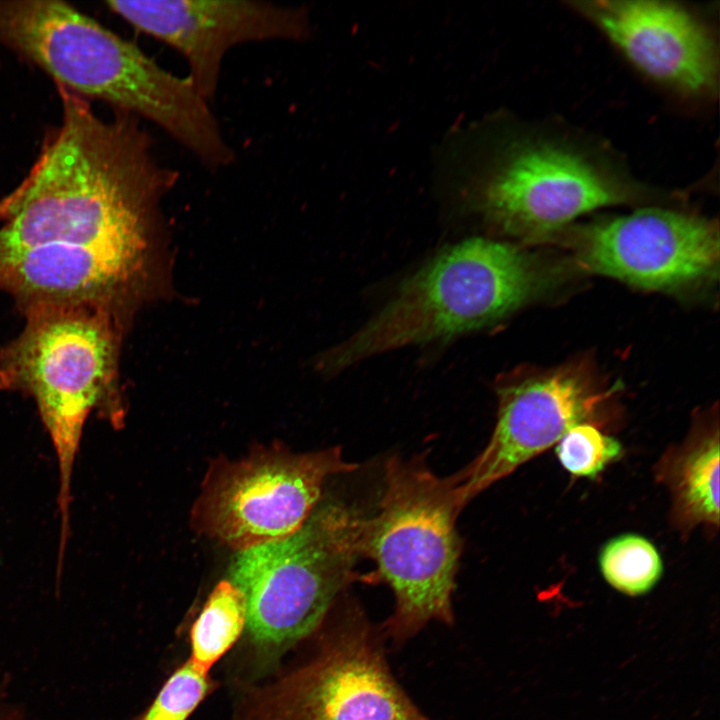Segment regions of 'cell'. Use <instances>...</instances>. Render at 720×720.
I'll use <instances>...</instances> for the list:
<instances>
[{
    "label": "cell",
    "instance_id": "16",
    "mask_svg": "<svg viewBox=\"0 0 720 720\" xmlns=\"http://www.w3.org/2000/svg\"><path fill=\"white\" fill-rule=\"evenodd\" d=\"M604 579L621 593L637 596L650 591L663 573L657 548L647 538L627 533L610 539L599 553Z\"/></svg>",
    "mask_w": 720,
    "mask_h": 720
},
{
    "label": "cell",
    "instance_id": "14",
    "mask_svg": "<svg viewBox=\"0 0 720 720\" xmlns=\"http://www.w3.org/2000/svg\"><path fill=\"white\" fill-rule=\"evenodd\" d=\"M719 457L718 420L710 416L697 420L655 465L656 481L670 492L672 525L682 536L700 525L719 528Z\"/></svg>",
    "mask_w": 720,
    "mask_h": 720
},
{
    "label": "cell",
    "instance_id": "6",
    "mask_svg": "<svg viewBox=\"0 0 720 720\" xmlns=\"http://www.w3.org/2000/svg\"><path fill=\"white\" fill-rule=\"evenodd\" d=\"M342 502L316 507L293 533L239 551L230 580L255 645L281 653L316 632L354 580L364 520Z\"/></svg>",
    "mask_w": 720,
    "mask_h": 720
},
{
    "label": "cell",
    "instance_id": "7",
    "mask_svg": "<svg viewBox=\"0 0 720 720\" xmlns=\"http://www.w3.org/2000/svg\"><path fill=\"white\" fill-rule=\"evenodd\" d=\"M575 136L534 127L506 143L481 180L476 200L492 228L541 239L587 212L649 193L605 151Z\"/></svg>",
    "mask_w": 720,
    "mask_h": 720
},
{
    "label": "cell",
    "instance_id": "8",
    "mask_svg": "<svg viewBox=\"0 0 720 720\" xmlns=\"http://www.w3.org/2000/svg\"><path fill=\"white\" fill-rule=\"evenodd\" d=\"M318 650L274 693L270 720H431L392 673L380 628L342 597Z\"/></svg>",
    "mask_w": 720,
    "mask_h": 720
},
{
    "label": "cell",
    "instance_id": "13",
    "mask_svg": "<svg viewBox=\"0 0 720 720\" xmlns=\"http://www.w3.org/2000/svg\"><path fill=\"white\" fill-rule=\"evenodd\" d=\"M568 4L649 79L687 98L717 96V40L710 26L691 10L654 0H584Z\"/></svg>",
    "mask_w": 720,
    "mask_h": 720
},
{
    "label": "cell",
    "instance_id": "1",
    "mask_svg": "<svg viewBox=\"0 0 720 720\" xmlns=\"http://www.w3.org/2000/svg\"><path fill=\"white\" fill-rule=\"evenodd\" d=\"M58 90L59 129L0 200V256L32 249L145 270L161 201L179 176L157 158L139 118L104 120L83 97Z\"/></svg>",
    "mask_w": 720,
    "mask_h": 720
},
{
    "label": "cell",
    "instance_id": "18",
    "mask_svg": "<svg viewBox=\"0 0 720 720\" xmlns=\"http://www.w3.org/2000/svg\"><path fill=\"white\" fill-rule=\"evenodd\" d=\"M210 688L208 674L200 672L189 660L167 679L137 720H187Z\"/></svg>",
    "mask_w": 720,
    "mask_h": 720
},
{
    "label": "cell",
    "instance_id": "11",
    "mask_svg": "<svg viewBox=\"0 0 720 720\" xmlns=\"http://www.w3.org/2000/svg\"><path fill=\"white\" fill-rule=\"evenodd\" d=\"M577 235L584 269L648 290L679 288L718 268V224L681 211L637 210L585 225Z\"/></svg>",
    "mask_w": 720,
    "mask_h": 720
},
{
    "label": "cell",
    "instance_id": "4",
    "mask_svg": "<svg viewBox=\"0 0 720 720\" xmlns=\"http://www.w3.org/2000/svg\"><path fill=\"white\" fill-rule=\"evenodd\" d=\"M456 475L439 477L423 456L390 457L378 510L364 518L359 552L376 570L368 583H384L394 609L381 625L400 646L430 622L454 624L452 595L462 544L456 528L463 510Z\"/></svg>",
    "mask_w": 720,
    "mask_h": 720
},
{
    "label": "cell",
    "instance_id": "17",
    "mask_svg": "<svg viewBox=\"0 0 720 720\" xmlns=\"http://www.w3.org/2000/svg\"><path fill=\"white\" fill-rule=\"evenodd\" d=\"M561 465L577 477L596 478L624 454L619 440L591 423L569 429L555 445Z\"/></svg>",
    "mask_w": 720,
    "mask_h": 720
},
{
    "label": "cell",
    "instance_id": "10",
    "mask_svg": "<svg viewBox=\"0 0 720 720\" xmlns=\"http://www.w3.org/2000/svg\"><path fill=\"white\" fill-rule=\"evenodd\" d=\"M108 8L136 31L177 51L187 76L209 103L223 61L234 47L251 42L302 40L309 31L303 8L265 1L110 0Z\"/></svg>",
    "mask_w": 720,
    "mask_h": 720
},
{
    "label": "cell",
    "instance_id": "3",
    "mask_svg": "<svg viewBox=\"0 0 720 720\" xmlns=\"http://www.w3.org/2000/svg\"><path fill=\"white\" fill-rule=\"evenodd\" d=\"M539 272L535 259L511 244L462 241L407 278L365 325L325 352L318 367L336 374L381 353L489 326L535 295Z\"/></svg>",
    "mask_w": 720,
    "mask_h": 720
},
{
    "label": "cell",
    "instance_id": "5",
    "mask_svg": "<svg viewBox=\"0 0 720 720\" xmlns=\"http://www.w3.org/2000/svg\"><path fill=\"white\" fill-rule=\"evenodd\" d=\"M24 312V329L0 351V388L26 392L37 404L57 458L60 543L66 544L85 422L98 407L119 406L118 327L112 313L91 306Z\"/></svg>",
    "mask_w": 720,
    "mask_h": 720
},
{
    "label": "cell",
    "instance_id": "15",
    "mask_svg": "<svg viewBox=\"0 0 720 720\" xmlns=\"http://www.w3.org/2000/svg\"><path fill=\"white\" fill-rule=\"evenodd\" d=\"M246 626V602L229 580L220 581L204 604L190 632V662L204 674L237 641Z\"/></svg>",
    "mask_w": 720,
    "mask_h": 720
},
{
    "label": "cell",
    "instance_id": "19",
    "mask_svg": "<svg viewBox=\"0 0 720 720\" xmlns=\"http://www.w3.org/2000/svg\"><path fill=\"white\" fill-rule=\"evenodd\" d=\"M9 683L8 677L0 682V720H27L23 706L10 697Z\"/></svg>",
    "mask_w": 720,
    "mask_h": 720
},
{
    "label": "cell",
    "instance_id": "2",
    "mask_svg": "<svg viewBox=\"0 0 720 720\" xmlns=\"http://www.w3.org/2000/svg\"><path fill=\"white\" fill-rule=\"evenodd\" d=\"M0 45L34 62L61 86L149 120L201 163L226 139L210 103L134 43L57 0H0Z\"/></svg>",
    "mask_w": 720,
    "mask_h": 720
},
{
    "label": "cell",
    "instance_id": "9",
    "mask_svg": "<svg viewBox=\"0 0 720 720\" xmlns=\"http://www.w3.org/2000/svg\"><path fill=\"white\" fill-rule=\"evenodd\" d=\"M356 468L339 447L307 453L265 448L209 472L195 519L203 531L239 551L276 540L307 520L326 479Z\"/></svg>",
    "mask_w": 720,
    "mask_h": 720
},
{
    "label": "cell",
    "instance_id": "12",
    "mask_svg": "<svg viewBox=\"0 0 720 720\" xmlns=\"http://www.w3.org/2000/svg\"><path fill=\"white\" fill-rule=\"evenodd\" d=\"M497 394V419L488 444L456 473L464 506L556 445L577 424L602 426L599 411L607 396L572 369L505 378L497 384Z\"/></svg>",
    "mask_w": 720,
    "mask_h": 720
}]
</instances>
